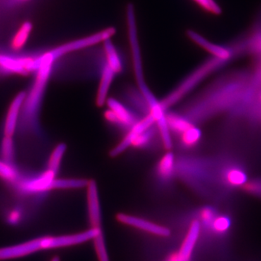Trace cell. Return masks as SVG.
<instances>
[{
  "label": "cell",
  "mask_w": 261,
  "mask_h": 261,
  "mask_svg": "<svg viewBox=\"0 0 261 261\" xmlns=\"http://www.w3.org/2000/svg\"><path fill=\"white\" fill-rule=\"evenodd\" d=\"M134 70H135L137 89L145 98L149 110V114L153 117L156 126L159 129L160 137L162 140L163 145L167 151H171L173 147L172 137L168 128L166 111L163 109L161 101L152 93L148 85L146 83L144 76L143 65L142 57L137 56L132 58Z\"/></svg>",
  "instance_id": "1"
},
{
  "label": "cell",
  "mask_w": 261,
  "mask_h": 261,
  "mask_svg": "<svg viewBox=\"0 0 261 261\" xmlns=\"http://www.w3.org/2000/svg\"><path fill=\"white\" fill-rule=\"evenodd\" d=\"M227 62L212 57V58L200 65L197 70H194L176 89H173L172 92H170L161 100L163 109L167 112L170 108L177 104L187 94L190 93V91L195 88L196 86L207 75L211 74L215 70L223 66Z\"/></svg>",
  "instance_id": "2"
},
{
  "label": "cell",
  "mask_w": 261,
  "mask_h": 261,
  "mask_svg": "<svg viewBox=\"0 0 261 261\" xmlns=\"http://www.w3.org/2000/svg\"><path fill=\"white\" fill-rule=\"evenodd\" d=\"M116 29L110 27L88 37L81 38L76 40L65 43L59 47L51 49L50 51L57 61L58 58H61L62 56L68 53L95 45L98 43L104 42L107 39H111L116 34Z\"/></svg>",
  "instance_id": "3"
},
{
  "label": "cell",
  "mask_w": 261,
  "mask_h": 261,
  "mask_svg": "<svg viewBox=\"0 0 261 261\" xmlns=\"http://www.w3.org/2000/svg\"><path fill=\"white\" fill-rule=\"evenodd\" d=\"M101 231H102L101 228H91L83 232L73 233V234L44 237L42 238V250L80 245L89 240H93Z\"/></svg>",
  "instance_id": "4"
},
{
  "label": "cell",
  "mask_w": 261,
  "mask_h": 261,
  "mask_svg": "<svg viewBox=\"0 0 261 261\" xmlns=\"http://www.w3.org/2000/svg\"><path fill=\"white\" fill-rule=\"evenodd\" d=\"M154 124L155 121L150 114L142 117L128 130L123 140L110 151V156L111 158H116L123 153L127 149L132 147L134 142L141 134Z\"/></svg>",
  "instance_id": "5"
},
{
  "label": "cell",
  "mask_w": 261,
  "mask_h": 261,
  "mask_svg": "<svg viewBox=\"0 0 261 261\" xmlns=\"http://www.w3.org/2000/svg\"><path fill=\"white\" fill-rule=\"evenodd\" d=\"M42 250V238L32 239L23 243L0 247V261L22 258Z\"/></svg>",
  "instance_id": "6"
},
{
  "label": "cell",
  "mask_w": 261,
  "mask_h": 261,
  "mask_svg": "<svg viewBox=\"0 0 261 261\" xmlns=\"http://www.w3.org/2000/svg\"><path fill=\"white\" fill-rule=\"evenodd\" d=\"M117 220L121 224L128 225L142 231H147L152 234L160 237H168L171 234V231L168 228L161 225L154 224L142 218L126 214H118L116 216Z\"/></svg>",
  "instance_id": "7"
},
{
  "label": "cell",
  "mask_w": 261,
  "mask_h": 261,
  "mask_svg": "<svg viewBox=\"0 0 261 261\" xmlns=\"http://www.w3.org/2000/svg\"><path fill=\"white\" fill-rule=\"evenodd\" d=\"M187 34L191 40L196 43L197 45L200 46L205 50L209 51L212 55V56L215 57V58L228 61L235 55L232 48L230 45L223 46L214 44V43L206 39L205 38L202 37L200 34L195 32V31H187Z\"/></svg>",
  "instance_id": "8"
},
{
  "label": "cell",
  "mask_w": 261,
  "mask_h": 261,
  "mask_svg": "<svg viewBox=\"0 0 261 261\" xmlns=\"http://www.w3.org/2000/svg\"><path fill=\"white\" fill-rule=\"evenodd\" d=\"M87 189L89 223L92 228H101L102 214L97 183L93 179L89 180Z\"/></svg>",
  "instance_id": "9"
},
{
  "label": "cell",
  "mask_w": 261,
  "mask_h": 261,
  "mask_svg": "<svg viewBox=\"0 0 261 261\" xmlns=\"http://www.w3.org/2000/svg\"><path fill=\"white\" fill-rule=\"evenodd\" d=\"M106 104L108 109L112 111L116 116L121 126V129L128 130L139 121L133 111H130L118 99L112 97L108 98Z\"/></svg>",
  "instance_id": "10"
},
{
  "label": "cell",
  "mask_w": 261,
  "mask_h": 261,
  "mask_svg": "<svg viewBox=\"0 0 261 261\" xmlns=\"http://www.w3.org/2000/svg\"><path fill=\"white\" fill-rule=\"evenodd\" d=\"M176 174V159L174 154L168 151L158 163L156 175L161 183L168 184Z\"/></svg>",
  "instance_id": "11"
},
{
  "label": "cell",
  "mask_w": 261,
  "mask_h": 261,
  "mask_svg": "<svg viewBox=\"0 0 261 261\" xmlns=\"http://www.w3.org/2000/svg\"><path fill=\"white\" fill-rule=\"evenodd\" d=\"M56 173L47 170L39 176L23 184V190L29 193L44 192L53 190V182L56 179Z\"/></svg>",
  "instance_id": "12"
},
{
  "label": "cell",
  "mask_w": 261,
  "mask_h": 261,
  "mask_svg": "<svg viewBox=\"0 0 261 261\" xmlns=\"http://www.w3.org/2000/svg\"><path fill=\"white\" fill-rule=\"evenodd\" d=\"M200 224L198 221L195 220L192 221L191 226H190L188 232L187 233L186 238L184 240L178 253V256L181 257L182 260L190 261L191 259L192 252L195 249L196 243H197L199 235H200Z\"/></svg>",
  "instance_id": "13"
},
{
  "label": "cell",
  "mask_w": 261,
  "mask_h": 261,
  "mask_svg": "<svg viewBox=\"0 0 261 261\" xmlns=\"http://www.w3.org/2000/svg\"><path fill=\"white\" fill-rule=\"evenodd\" d=\"M116 73L112 68L106 63L101 73L100 82L96 96V105L97 107H102L108 100L110 89Z\"/></svg>",
  "instance_id": "14"
},
{
  "label": "cell",
  "mask_w": 261,
  "mask_h": 261,
  "mask_svg": "<svg viewBox=\"0 0 261 261\" xmlns=\"http://www.w3.org/2000/svg\"><path fill=\"white\" fill-rule=\"evenodd\" d=\"M25 99V93L21 92L13 99L9 111H8V116H7L6 122H5V137H11L14 134L15 128H16L17 121H18L19 111L23 106Z\"/></svg>",
  "instance_id": "15"
},
{
  "label": "cell",
  "mask_w": 261,
  "mask_h": 261,
  "mask_svg": "<svg viewBox=\"0 0 261 261\" xmlns=\"http://www.w3.org/2000/svg\"><path fill=\"white\" fill-rule=\"evenodd\" d=\"M168 128L171 133L181 136L187 130L194 126L188 118L176 113L166 112Z\"/></svg>",
  "instance_id": "16"
},
{
  "label": "cell",
  "mask_w": 261,
  "mask_h": 261,
  "mask_svg": "<svg viewBox=\"0 0 261 261\" xmlns=\"http://www.w3.org/2000/svg\"><path fill=\"white\" fill-rule=\"evenodd\" d=\"M126 96L127 100L129 102L130 106H133L136 111L140 113L143 117L149 115V110L147 103L138 89L130 88L127 89Z\"/></svg>",
  "instance_id": "17"
},
{
  "label": "cell",
  "mask_w": 261,
  "mask_h": 261,
  "mask_svg": "<svg viewBox=\"0 0 261 261\" xmlns=\"http://www.w3.org/2000/svg\"><path fill=\"white\" fill-rule=\"evenodd\" d=\"M105 53H106V63L116 73H121L123 70V65L118 51L113 45L111 39H108L104 42Z\"/></svg>",
  "instance_id": "18"
},
{
  "label": "cell",
  "mask_w": 261,
  "mask_h": 261,
  "mask_svg": "<svg viewBox=\"0 0 261 261\" xmlns=\"http://www.w3.org/2000/svg\"><path fill=\"white\" fill-rule=\"evenodd\" d=\"M32 59H14L7 56H0V65L5 69L18 73H25L28 71V66Z\"/></svg>",
  "instance_id": "19"
},
{
  "label": "cell",
  "mask_w": 261,
  "mask_h": 261,
  "mask_svg": "<svg viewBox=\"0 0 261 261\" xmlns=\"http://www.w3.org/2000/svg\"><path fill=\"white\" fill-rule=\"evenodd\" d=\"M89 181L86 178H56L53 190H78L87 187Z\"/></svg>",
  "instance_id": "20"
},
{
  "label": "cell",
  "mask_w": 261,
  "mask_h": 261,
  "mask_svg": "<svg viewBox=\"0 0 261 261\" xmlns=\"http://www.w3.org/2000/svg\"><path fill=\"white\" fill-rule=\"evenodd\" d=\"M157 133H159V129H158L156 124H154L144 132L143 133L141 134L134 142L132 147L138 149H144L149 147L155 136L157 135Z\"/></svg>",
  "instance_id": "21"
},
{
  "label": "cell",
  "mask_w": 261,
  "mask_h": 261,
  "mask_svg": "<svg viewBox=\"0 0 261 261\" xmlns=\"http://www.w3.org/2000/svg\"><path fill=\"white\" fill-rule=\"evenodd\" d=\"M65 151H66L65 144L61 143L56 146V148L53 149L50 158H49V162H48V170H50L56 174L58 173Z\"/></svg>",
  "instance_id": "22"
},
{
  "label": "cell",
  "mask_w": 261,
  "mask_h": 261,
  "mask_svg": "<svg viewBox=\"0 0 261 261\" xmlns=\"http://www.w3.org/2000/svg\"><path fill=\"white\" fill-rule=\"evenodd\" d=\"M181 144L185 147H192L198 143L201 138V132L197 127L193 126L187 130L181 136Z\"/></svg>",
  "instance_id": "23"
},
{
  "label": "cell",
  "mask_w": 261,
  "mask_h": 261,
  "mask_svg": "<svg viewBox=\"0 0 261 261\" xmlns=\"http://www.w3.org/2000/svg\"><path fill=\"white\" fill-rule=\"evenodd\" d=\"M93 240L98 260L99 261H110L102 231H101L98 233Z\"/></svg>",
  "instance_id": "24"
},
{
  "label": "cell",
  "mask_w": 261,
  "mask_h": 261,
  "mask_svg": "<svg viewBox=\"0 0 261 261\" xmlns=\"http://www.w3.org/2000/svg\"><path fill=\"white\" fill-rule=\"evenodd\" d=\"M32 25L29 22H25L20 29L13 42V47L15 49H20L23 47L28 39L29 34L32 31Z\"/></svg>",
  "instance_id": "25"
},
{
  "label": "cell",
  "mask_w": 261,
  "mask_h": 261,
  "mask_svg": "<svg viewBox=\"0 0 261 261\" xmlns=\"http://www.w3.org/2000/svg\"><path fill=\"white\" fill-rule=\"evenodd\" d=\"M231 224V221L226 216H217L214 221H213L211 226L216 234L221 235L227 232Z\"/></svg>",
  "instance_id": "26"
},
{
  "label": "cell",
  "mask_w": 261,
  "mask_h": 261,
  "mask_svg": "<svg viewBox=\"0 0 261 261\" xmlns=\"http://www.w3.org/2000/svg\"><path fill=\"white\" fill-rule=\"evenodd\" d=\"M226 179L228 183L233 186H242L246 182L247 176L243 171H240L237 168H232L228 171Z\"/></svg>",
  "instance_id": "27"
},
{
  "label": "cell",
  "mask_w": 261,
  "mask_h": 261,
  "mask_svg": "<svg viewBox=\"0 0 261 261\" xmlns=\"http://www.w3.org/2000/svg\"><path fill=\"white\" fill-rule=\"evenodd\" d=\"M2 155L5 162L10 163L14 157V145L11 137H5L2 143Z\"/></svg>",
  "instance_id": "28"
},
{
  "label": "cell",
  "mask_w": 261,
  "mask_h": 261,
  "mask_svg": "<svg viewBox=\"0 0 261 261\" xmlns=\"http://www.w3.org/2000/svg\"><path fill=\"white\" fill-rule=\"evenodd\" d=\"M202 9L213 15H220L221 9L215 0H193Z\"/></svg>",
  "instance_id": "29"
},
{
  "label": "cell",
  "mask_w": 261,
  "mask_h": 261,
  "mask_svg": "<svg viewBox=\"0 0 261 261\" xmlns=\"http://www.w3.org/2000/svg\"><path fill=\"white\" fill-rule=\"evenodd\" d=\"M0 177L10 181L16 178V173L9 163L0 161Z\"/></svg>",
  "instance_id": "30"
},
{
  "label": "cell",
  "mask_w": 261,
  "mask_h": 261,
  "mask_svg": "<svg viewBox=\"0 0 261 261\" xmlns=\"http://www.w3.org/2000/svg\"><path fill=\"white\" fill-rule=\"evenodd\" d=\"M51 261H60V259L58 257H53Z\"/></svg>",
  "instance_id": "31"
}]
</instances>
